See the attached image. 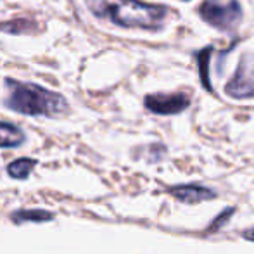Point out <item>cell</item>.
I'll return each instance as SVG.
<instances>
[{
  "instance_id": "7a4b0ae2",
  "label": "cell",
  "mask_w": 254,
  "mask_h": 254,
  "mask_svg": "<svg viewBox=\"0 0 254 254\" xmlns=\"http://www.w3.org/2000/svg\"><path fill=\"white\" fill-rule=\"evenodd\" d=\"M5 106L12 111L28 116H59L67 111V102L61 94L51 92L35 83H23L17 80H7Z\"/></svg>"
},
{
  "instance_id": "6da1fadb",
  "label": "cell",
  "mask_w": 254,
  "mask_h": 254,
  "mask_svg": "<svg viewBox=\"0 0 254 254\" xmlns=\"http://www.w3.org/2000/svg\"><path fill=\"white\" fill-rule=\"evenodd\" d=\"M92 14L125 28L157 30L166 17V7L140 0H85Z\"/></svg>"
},
{
  "instance_id": "9c48e42d",
  "label": "cell",
  "mask_w": 254,
  "mask_h": 254,
  "mask_svg": "<svg viewBox=\"0 0 254 254\" xmlns=\"http://www.w3.org/2000/svg\"><path fill=\"white\" fill-rule=\"evenodd\" d=\"M12 220L21 223V221H26V220H31V221H44V220H52V214L51 213H45L42 209H37V211H19V213L12 214Z\"/></svg>"
},
{
  "instance_id": "30bf717a",
  "label": "cell",
  "mask_w": 254,
  "mask_h": 254,
  "mask_svg": "<svg viewBox=\"0 0 254 254\" xmlns=\"http://www.w3.org/2000/svg\"><path fill=\"white\" fill-rule=\"evenodd\" d=\"M242 235H244L246 239H249V241H254V228H251V230H246Z\"/></svg>"
},
{
  "instance_id": "5b68a950",
  "label": "cell",
  "mask_w": 254,
  "mask_h": 254,
  "mask_svg": "<svg viewBox=\"0 0 254 254\" xmlns=\"http://www.w3.org/2000/svg\"><path fill=\"white\" fill-rule=\"evenodd\" d=\"M145 106L156 114H177L189 106V97L184 94H156L145 97Z\"/></svg>"
},
{
  "instance_id": "ba28073f",
  "label": "cell",
  "mask_w": 254,
  "mask_h": 254,
  "mask_svg": "<svg viewBox=\"0 0 254 254\" xmlns=\"http://www.w3.org/2000/svg\"><path fill=\"white\" fill-rule=\"evenodd\" d=\"M37 164L35 159H28V157H21V159H16L14 163H10L7 166V171L12 178H19V180H24V178L30 177L31 170Z\"/></svg>"
},
{
  "instance_id": "52a82bcc",
  "label": "cell",
  "mask_w": 254,
  "mask_h": 254,
  "mask_svg": "<svg viewBox=\"0 0 254 254\" xmlns=\"http://www.w3.org/2000/svg\"><path fill=\"white\" fill-rule=\"evenodd\" d=\"M24 142V133L10 123H0V147H17Z\"/></svg>"
},
{
  "instance_id": "8992f818",
  "label": "cell",
  "mask_w": 254,
  "mask_h": 254,
  "mask_svg": "<svg viewBox=\"0 0 254 254\" xmlns=\"http://www.w3.org/2000/svg\"><path fill=\"white\" fill-rule=\"evenodd\" d=\"M171 194L184 202H201V201H209V199L214 197V194L209 189L199 187V185L175 187V189H171Z\"/></svg>"
},
{
  "instance_id": "3957f363",
  "label": "cell",
  "mask_w": 254,
  "mask_h": 254,
  "mask_svg": "<svg viewBox=\"0 0 254 254\" xmlns=\"http://www.w3.org/2000/svg\"><path fill=\"white\" fill-rule=\"evenodd\" d=\"M201 17L206 23L220 28V30L230 31L237 28L242 19V10L235 0L232 2H220V0H206L199 9Z\"/></svg>"
},
{
  "instance_id": "277c9868",
  "label": "cell",
  "mask_w": 254,
  "mask_h": 254,
  "mask_svg": "<svg viewBox=\"0 0 254 254\" xmlns=\"http://www.w3.org/2000/svg\"><path fill=\"white\" fill-rule=\"evenodd\" d=\"M227 94L235 99L254 97V52L242 56L234 78L227 85Z\"/></svg>"
}]
</instances>
